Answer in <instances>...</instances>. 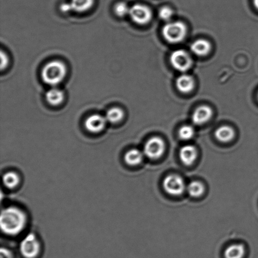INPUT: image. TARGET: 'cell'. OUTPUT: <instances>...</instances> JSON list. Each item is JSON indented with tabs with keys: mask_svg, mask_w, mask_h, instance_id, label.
Returning a JSON list of instances; mask_svg holds the SVG:
<instances>
[{
	"mask_svg": "<svg viewBox=\"0 0 258 258\" xmlns=\"http://www.w3.org/2000/svg\"><path fill=\"white\" fill-rule=\"evenodd\" d=\"M186 190L191 197H200L204 194L205 187L204 184L199 181H192L186 187Z\"/></svg>",
	"mask_w": 258,
	"mask_h": 258,
	"instance_id": "ffe728a7",
	"label": "cell"
},
{
	"mask_svg": "<svg viewBox=\"0 0 258 258\" xmlns=\"http://www.w3.org/2000/svg\"><path fill=\"white\" fill-rule=\"evenodd\" d=\"M187 28L183 22L177 21L169 22L162 28V34L169 43H180L185 38Z\"/></svg>",
	"mask_w": 258,
	"mask_h": 258,
	"instance_id": "3957f363",
	"label": "cell"
},
{
	"mask_svg": "<svg viewBox=\"0 0 258 258\" xmlns=\"http://www.w3.org/2000/svg\"><path fill=\"white\" fill-rule=\"evenodd\" d=\"M1 69L3 70L4 68L7 66L9 60L7 55L3 51H1Z\"/></svg>",
	"mask_w": 258,
	"mask_h": 258,
	"instance_id": "d4e9b609",
	"label": "cell"
},
{
	"mask_svg": "<svg viewBox=\"0 0 258 258\" xmlns=\"http://www.w3.org/2000/svg\"><path fill=\"white\" fill-rule=\"evenodd\" d=\"M173 11L172 9L168 6H164V7L160 9L159 12V17L162 21H168L173 17Z\"/></svg>",
	"mask_w": 258,
	"mask_h": 258,
	"instance_id": "cb8c5ba5",
	"label": "cell"
},
{
	"mask_svg": "<svg viewBox=\"0 0 258 258\" xmlns=\"http://www.w3.org/2000/svg\"><path fill=\"white\" fill-rule=\"evenodd\" d=\"M61 9L62 12H70V11H72V10H71L70 3H64L62 4L61 6Z\"/></svg>",
	"mask_w": 258,
	"mask_h": 258,
	"instance_id": "4316f807",
	"label": "cell"
},
{
	"mask_svg": "<svg viewBox=\"0 0 258 258\" xmlns=\"http://www.w3.org/2000/svg\"><path fill=\"white\" fill-rule=\"evenodd\" d=\"M129 15L132 21L139 25H145L152 19L151 9L144 4H134L130 8Z\"/></svg>",
	"mask_w": 258,
	"mask_h": 258,
	"instance_id": "ba28073f",
	"label": "cell"
},
{
	"mask_svg": "<svg viewBox=\"0 0 258 258\" xmlns=\"http://www.w3.org/2000/svg\"><path fill=\"white\" fill-rule=\"evenodd\" d=\"M166 144L163 140L158 137L151 138L144 146V155L151 159H157L164 154Z\"/></svg>",
	"mask_w": 258,
	"mask_h": 258,
	"instance_id": "277c9868",
	"label": "cell"
},
{
	"mask_svg": "<svg viewBox=\"0 0 258 258\" xmlns=\"http://www.w3.org/2000/svg\"><path fill=\"white\" fill-rule=\"evenodd\" d=\"M22 255L26 258H34L40 252V244L34 233H30L22 240L20 245Z\"/></svg>",
	"mask_w": 258,
	"mask_h": 258,
	"instance_id": "52a82bcc",
	"label": "cell"
},
{
	"mask_svg": "<svg viewBox=\"0 0 258 258\" xmlns=\"http://www.w3.org/2000/svg\"><path fill=\"white\" fill-rule=\"evenodd\" d=\"M194 135L195 129L192 125H184L180 129L179 136L182 140H191Z\"/></svg>",
	"mask_w": 258,
	"mask_h": 258,
	"instance_id": "7402d4cb",
	"label": "cell"
},
{
	"mask_svg": "<svg viewBox=\"0 0 258 258\" xmlns=\"http://www.w3.org/2000/svg\"><path fill=\"white\" fill-rule=\"evenodd\" d=\"M170 62L173 67L179 72H185L192 65V59L186 51L178 50L173 51L170 57Z\"/></svg>",
	"mask_w": 258,
	"mask_h": 258,
	"instance_id": "5b68a950",
	"label": "cell"
},
{
	"mask_svg": "<svg viewBox=\"0 0 258 258\" xmlns=\"http://www.w3.org/2000/svg\"><path fill=\"white\" fill-rule=\"evenodd\" d=\"M144 155V152H141V150L133 148L126 153L124 160L129 166H138L143 161Z\"/></svg>",
	"mask_w": 258,
	"mask_h": 258,
	"instance_id": "5bb4252c",
	"label": "cell"
},
{
	"mask_svg": "<svg viewBox=\"0 0 258 258\" xmlns=\"http://www.w3.org/2000/svg\"><path fill=\"white\" fill-rule=\"evenodd\" d=\"M130 8L128 4L124 2L117 3L115 6V12L119 17H124L126 15L129 14Z\"/></svg>",
	"mask_w": 258,
	"mask_h": 258,
	"instance_id": "603a6c76",
	"label": "cell"
},
{
	"mask_svg": "<svg viewBox=\"0 0 258 258\" xmlns=\"http://www.w3.org/2000/svg\"><path fill=\"white\" fill-rule=\"evenodd\" d=\"M4 185L9 189L16 188L20 183V177L17 173L8 172L4 173L3 176Z\"/></svg>",
	"mask_w": 258,
	"mask_h": 258,
	"instance_id": "d6986e66",
	"label": "cell"
},
{
	"mask_svg": "<svg viewBox=\"0 0 258 258\" xmlns=\"http://www.w3.org/2000/svg\"><path fill=\"white\" fill-rule=\"evenodd\" d=\"M94 0H71V10L75 12L82 13L88 11L92 7Z\"/></svg>",
	"mask_w": 258,
	"mask_h": 258,
	"instance_id": "ac0fdd59",
	"label": "cell"
},
{
	"mask_svg": "<svg viewBox=\"0 0 258 258\" xmlns=\"http://www.w3.org/2000/svg\"></svg>",
	"mask_w": 258,
	"mask_h": 258,
	"instance_id": "f1b7e54d",
	"label": "cell"
},
{
	"mask_svg": "<svg viewBox=\"0 0 258 258\" xmlns=\"http://www.w3.org/2000/svg\"><path fill=\"white\" fill-rule=\"evenodd\" d=\"M162 185L164 190L173 196L181 195L186 189L183 178L176 174L169 175L164 178Z\"/></svg>",
	"mask_w": 258,
	"mask_h": 258,
	"instance_id": "8992f818",
	"label": "cell"
},
{
	"mask_svg": "<svg viewBox=\"0 0 258 258\" xmlns=\"http://www.w3.org/2000/svg\"><path fill=\"white\" fill-rule=\"evenodd\" d=\"M0 258H12V254L7 249L1 248L0 251Z\"/></svg>",
	"mask_w": 258,
	"mask_h": 258,
	"instance_id": "484cf974",
	"label": "cell"
},
{
	"mask_svg": "<svg viewBox=\"0 0 258 258\" xmlns=\"http://www.w3.org/2000/svg\"><path fill=\"white\" fill-rule=\"evenodd\" d=\"M176 85L178 90L183 93H187L195 87V81L190 75L183 74L178 78Z\"/></svg>",
	"mask_w": 258,
	"mask_h": 258,
	"instance_id": "7c38bea8",
	"label": "cell"
},
{
	"mask_svg": "<svg viewBox=\"0 0 258 258\" xmlns=\"http://www.w3.org/2000/svg\"><path fill=\"white\" fill-rule=\"evenodd\" d=\"M245 247L241 244L229 246L224 251L225 258H243L245 255Z\"/></svg>",
	"mask_w": 258,
	"mask_h": 258,
	"instance_id": "e0dca14e",
	"label": "cell"
},
{
	"mask_svg": "<svg viewBox=\"0 0 258 258\" xmlns=\"http://www.w3.org/2000/svg\"><path fill=\"white\" fill-rule=\"evenodd\" d=\"M253 3H254L256 8L258 10V0H253Z\"/></svg>",
	"mask_w": 258,
	"mask_h": 258,
	"instance_id": "83f0119b",
	"label": "cell"
},
{
	"mask_svg": "<svg viewBox=\"0 0 258 258\" xmlns=\"http://www.w3.org/2000/svg\"><path fill=\"white\" fill-rule=\"evenodd\" d=\"M27 217L23 210L16 206H9L2 210L0 226L2 232L8 235H17L25 229Z\"/></svg>",
	"mask_w": 258,
	"mask_h": 258,
	"instance_id": "6da1fadb",
	"label": "cell"
},
{
	"mask_svg": "<svg viewBox=\"0 0 258 258\" xmlns=\"http://www.w3.org/2000/svg\"><path fill=\"white\" fill-rule=\"evenodd\" d=\"M66 66L63 62L55 60L49 62L42 71V79L48 85L55 86L63 81L66 75Z\"/></svg>",
	"mask_w": 258,
	"mask_h": 258,
	"instance_id": "7a4b0ae2",
	"label": "cell"
},
{
	"mask_svg": "<svg viewBox=\"0 0 258 258\" xmlns=\"http://www.w3.org/2000/svg\"><path fill=\"white\" fill-rule=\"evenodd\" d=\"M211 44L205 39H199L193 42L190 46L191 51L199 57H204L208 55L211 50Z\"/></svg>",
	"mask_w": 258,
	"mask_h": 258,
	"instance_id": "4fadbf2b",
	"label": "cell"
},
{
	"mask_svg": "<svg viewBox=\"0 0 258 258\" xmlns=\"http://www.w3.org/2000/svg\"><path fill=\"white\" fill-rule=\"evenodd\" d=\"M215 135L219 141L228 143L234 138L235 131L230 126H222L215 131Z\"/></svg>",
	"mask_w": 258,
	"mask_h": 258,
	"instance_id": "9a60e30c",
	"label": "cell"
},
{
	"mask_svg": "<svg viewBox=\"0 0 258 258\" xmlns=\"http://www.w3.org/2000/svg\"><path fill=\"white\" fill-rule=\"evenodd\" d=\"M124 115V111L119 108L110 109L106 113V119L109 123L115 124L119 123L123 119Z\"/></svg>",
	"mask_w": 258,
	"mask_h": 258,
	"instance_id": "44dd1931",
	"label": "cell"
},
{
	"mask_svg": "<svg viewBox=\"0 0 258 258\" xmlns=\"http://www.w3.org/2000/svg\"><path fill=\"white\" fill-rule=\"evenodd\" d=\"M212 109L208 106L199 107L192 115V121L196 125H202L208 121L212 117Z\"/></svg>",
	"mask_w": 258,
	"mask_h": 258,
	"instance_id": "30bf717a",
	"label": "cell"
},
{
	"mask_svg": "<svg viewBox=\"0 0 258 258\" xmlns=\"http://www.w3.org/2000/svg\"><path fill=\"white\" fill-rule=\"evenodd\" d=\"M106 117L100 115H93L89 116L84 123L86 130L91 133H99L105 127Z\"/></svg>",
	"mask_w": 258,
	"mask_h": 258,
	"instance_id": "9c48e42d",
	"label": "cell"
},
{
	"mask_svg": "<svg viewBox=\"0 0 258 258\" xmlns=\"http://www.w3.org/2000/svg\"><path fill=\"white\" fill-rule=\"evenodd\" d=\"M197 150L192 144L184 146L180 150V156L184 165L191 166L197 159Z\"/></svg>",
	"mask_w": 258,
	"mask_h": 258,
	"instance_id": "8fae6325",
	"label": "cell"
},
{
	"mask_svg": "<svg viewBox=\"0 0 258 258\" xmlns=\"http://www.w3.org/2000/svg\"><path fill=\"white\" fill-rule=\"evenodd\" d=\"M47 101L53 106L59 105L64 99V93L58 88L53 87L46 93Z\"/></svg>",
	"mask_w": 258,
	"mask_h": 258,
	"instance_id": "2e32d148",
	"label": "cell"
}]
</instances>
